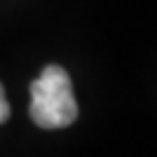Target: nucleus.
<instances>
[{
  "label": "nucleus",
  "mask_w": 157,
  "mask_h": 157,
  "mask_svg": "<svg viewBox=\"0 0 157 157\" xmlns=\"http://www.w3.org/2000/svg\"><path fill=\"white\" fill-rule=\"evenodd\" d=\"M31 120L42 129H63L78 120L71 75L61 66H45L31 82Z\"/></svg>",
  "instance_id": "f257e3e1"
},
{
  "label": "nucleus",
  "mask_w": 157,
  "mask_h": 157,
  "mask_svg": "<svg viewBox=\"0 0 157 157\" xmlns=\"http://www.w3.org/2000/svg\"><path fill=\"white\" fill-rule=\"evenodd\" d=\"M7 117H10V103H7V98H5V89L0 85V124L7 122Z\"/></svg>",
  "instance_id": "f03ea898"
}]
</instances>
